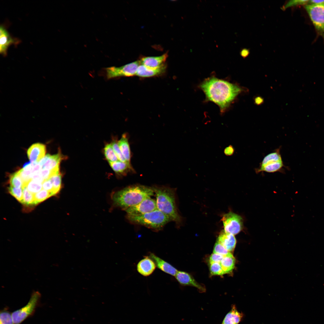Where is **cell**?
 Instances as JSON below:
<instances>
[{"instance_id": "cell-36", "label": "cell", "mask_w": 324, "mask_h": 324, "mask_svg": "<svg viewBox=\"0 0 324 324\" xmlns=\"http://www.w3.org/2000/svg\"><path fill=\"white\" fill-rule=\"evenodd\" d=\"M230 252L221 244L217 241L214 246L213 253L225 256Z\"/></svg>"}, {"instance_id": "cell-5", "label": "cell", "mask_w": 324, "mask_h": 324, "mask_svg": "<svg viewBox=\"0 0 324 324\" xmlns=\"http://www.w3.org/2000/svg\"><path fill=\"white\" fill-rule=\"evenodd\" d=\"M280 149V147L265 156L260 163L259 167L255 169L256 172L258 173L265 172L274 173L279 172L284 173V168H286V167L282 158Z\"/></svg>"}, {"instance_id": "cell-21", "label": "cell", "mask_w": 324, "mask_h": 324, "mask_svg": "<svg viewBox=\"0 0 324 324\" xmlns=\"http://www.w3.org/2000/svg\"><path fill=\"white\" fill-rule=\"evenodd\" d=\"M109 164L113 170L119 176H124L128 172L133 171L130 164L126 162L118 160Z\"/></svg>"}, {"instance_id": "cell-6", "label": "cell", "mask_w": 324, "mask_h": 324, "mask_svg": "<svg viewBox=\"0 0 324 324\" xmlns=\"http://www.w3.org/2000/svg\"><path fill=\"white\" fill-rule=\"evenodd\" d=\"M41 296L39 292L34 291L26 304L12 313L14 324H21L26 320L33 316L36 308L40 304Z\"/></svg>"}, {"instance_id": "cell-35", "label": "cell", "mask_w": 324, "mask_h": 324, "mask_svg": "<svg viewBox=\"0 0 324 324\" xmlns=\"http://www.w3.org/2000/svg\"><path fill=\"white\" fill-rule=\"evenodd\" d=\"M18 172L23 182V185L26 184L31 180V172L30 171L26 170L22 168L18 171Z\"/></svg>"}, {"instance_id": "cell-26", "label": "cell", "mask_w": 324, "mask_h": 324, "mask_svg": "<svg viewBox=\"0 0 324 324\" xmlns=\"http://www.w3.org/2000/svg\"><path fill=\"white\" fill-rule=\"evenodd\" d=\"M54 195L52 193L42 189L34 194V205H36Z\"/></svg>"}, {"instance_id": "cell-1", "label": "cell", "mask_w": 324, "mask_h": 324, "mask_svg": "<svg viewBox=\"0 0 324 324\" xmlns=\"http://www.w3.org/2000/svg\"><path fill=\"white\" fill-rule=\"evenodd\" d=\"M199 86L205 94V101L217 104L221 113L226 111L242 91L237 85L214 76L205 80Z\"/></svg>"}, {"instance_id": "cell-30", "label": "cell", "mask_w": 324, "mask_h": 324, "mask_svg": "<svg viewBox=\"0 0 324 324\" xmlns=\"http://www.w3.org/2000/svg\"><path fill=\"white\" fill-rule=\"evenodd\" d=\"M51 181L55 194L58 192L61 189L62 184V176L60 173L55 175L49 179Z\"/></svg>"}, {"instance_id": "cell-39", "label": "cell", "mask_w": 324, "mask_h": 324, "mask_svg": "<svg viewBox=\"0 0 324 324\" xmlns=\"http://www.w3.org/2000/svg\"><path fill=\"white\" fill-rule=\"evenodd\" d=\"M235 152V149L232 145H230L224 150V153L226 156L232 155Z\"/></svg>"}, {"instance_id": "cell-9", "label": "cell", "mask_w": 324, "mask_h": 324, "mask_svg": "<svg viewBox=\"0 0 324 324\" xmlns=\"http://www.w3.org/2000/svg\"><path fill=\"white\" fill-rule=\"evenodd\" d=\"M221 220L224 231L234 235L239 233L243 228V220L242 217L232 212L223 215Z\"/></svg>"}, {"instance_id": "cell-18", "label": "cell", "mask_w": 324, "mask_h": 324, "mask_svg": "<svg viewBox=\"0 0 324 324\" xmlns=\"http://www.w3.org/2000/svg\"><path fill=\"white\" fill-rule=\"evenodd\" d=\"M154 262L156 267L164 272L175 276L178 271L170 263L157 256L154 253H150L148 256Z\"/></svg>"}, {"instance_id": "cell-4", "label": "cell", "mask_w": 324, "mask_h": 324, "mask_svg": "<svg viewBox=\"0 0 324 324\" xmlns=\"http://www.w3.org/2000/svg\"><path fill=\"white\" fill-rule=\"evenodd\" d=\"M128 220L132 224L143 226L154 230H160L171 221L166 215L157 209L139 215H127Z\"/></svg>"}, {"instance_id": "cell-10", "label": "cell", "mask_w": 324, "mask_h": 324, "mask_svg": "<svg viewBox=\"0 0 324 324\" xmlns=\"http://www.w3.org/2000/svg\"><path fill=\"white\" fill-rule=\"evenodd\" d=\"M157 209L156 200L151 197L147 198L137 204L130 207L124 211L127 215H142Z\"/></svg>"}, {"instance_id": "cell-15", "label": "cell", "mask_w": 324, "mask_h": 324, "mask_svg": "<svg viewBox=\"0 0 324 324\" xmlns=\"http://www.w3.org/2000/svg\"><path fill=\"white\" fill-rule=\"evenodd\" d=\"M156 267L154 261L148 256H146L138 263L137 270L142 275L147 277L153 272Z\"/></svg>"}, {"instance_id": "cell-34", "label": "cell", "mask_w": 324, "mask_h": 324, "mask_svg": "<svg viewBox=\"0 0 324 324\" xmlns=\"http://www.w3.org/2000/svg\"><path fill=\"white\" fill-rule=\"evenodd\" d=\"M60 173L59 169L52 170L42 169L40 172V175L44 180L49 179L53 176Z\"/></svg>"}, {"instance_id": "cell-38", "label": "cell", "mask_w": 324, "mask_h": 324, "mask_svg": "<svg viewBox=\"0 0 324 324\" xmlns=\"http://www.w3.org/2000/svg\"><path fill=\"white\" fill-rule=\"evenodd\" d=\"M224 256L221 255L213 253L209 257V263L213 262L220 263Z\"/></svg>"}, {"instance_id": "cell-41", "label": "cell", "mask_w": 324, "mask_h": 324, "mask_svg": "<svg viewBox=\"0 0 324 324\" xmlns=\"http://www.w3.org/2000/svg\"><path fill=\"white\" fill-rule=\"evenodd\" d=\"M263 101L262 99L260 97H258L256 98L255 99V103L257 104H261Z\"/></svg>"}, {"instance_id": "cell-11", "label": "cell", "mask_w": 324, "mask_h": 324, "mask_svg": "<svg viewBox=\"0 0 324 324\" xmlns=\"http://www.w3.org/2000/svg\"><path fill=\"white\" fill-rule=\"evenodd\" d=\"M19 40L11 36L5 28L1 26L0 28V53L5 56L7 55V51L10 46L13 44L17 45L19 43Z\"/></svg>"}, {"instance_id": "cell-3", "label": "cell", "mask_w": 324, "mask_h": 324, "mask_svg": "<svg viewBox=\"0 0 324 324\" xmlns=\"http://www.w3.org/2000/svg\"><path fill=\"white\" fill-rule=\"evenodd\" d=\"M155 196L157 209L160 211L178 226L182 219L177 207L175 190L170 187L155 186L152 187Z\"/></svg>"}, {"instance_id": "cell-19", "label": "cell", "mask_w": 324, "mask_h": 324, "mask_svg": "<svg viewBox=\"0 0 324 324\" xmlns=\"http://www.w3.org/2000/svg\"><path fill=\"white\" fill-rule=\"evenodd\" d=\"M217 241L230 253L234 250L236 243L234 235L225 232L224 230L220 232Z\"/></svg>"}, {"instance_id": "cell-13", "label": "cell", "mask_w": 324, "mask_h": 324, "mask_svg": "<svg viewBox=\"0 0 324 324\" xmlns=\"http://www.w3.org/2000/svg\"><path fill=\"white\" fill-rule=\"evenodd\" d=\"M175 277L177 281L182 285L195 287L201 292L206 291L205 286L198 283L191 275L187 272L178 271Z\"/></svg>"}, {"instance_id": "cell-22", "label": "cell", "mask_w": 324, "mask_h": 324, "mask_svg": "<svg viewBox=\"0 0 324 324\" xmlns=\"http://www.w3.org/2000/svg\"><path fill=\"white\" fill-rule=\"evenodd\" d=\"M118 144L126 162L130 164L131 152L127 134L124 133L122 135L121 138L118 141Z\"/></svg>"}, {"instance_id": "cell-14", "label": "cell", "mask_w": 324, "mask_h": 324, "mask_svg": "<svg viewBox=\"0 0 324 324\" xmlns=\"http://www.w3.org/2000/svg\"><path fill=\"white\" fill-rule=\"evenodd\" d=\"M46 152L45 146L38 143L32 144L29 148L27 154L31 163L39 162L45 156Z\"/></svg>"}, {"instance_id": "cell-37", "label": "cell", "mask_w": 324, "mask_h": 324, "mask_svg": "<svg viewBox=\"0 0 324 324\" xmlns=\"http://www.w3.org/2000/svg\"><path fill=\"white\" fill-rule=\"evenodd\" d=\"M42 185L43 189L52 192L54 195H55L52 184L50 179L45 180L42 183Z\"/></svg>"}, {"instance_id": "cell-40", "label": "cell", "mask_w": 324, "mask_h": 324, "mask_svg": "<svg viewBox=\"0 0 324 324\" xmlns=\"http://www.w3.org/2000/svg\"><path fill=\"white\" fill-rule=\"evenodd\" d=\"M324 3V0H309L308 4H318Z\"/></svg>"}, {"instance_id": "cell-25", "label": "cell", "mask_w": 324, "mask_h": 324, "mask_svg": "<svg viewBox=\"0 0 324 324\" xmlns=\"http://www.w3.org/2000/svg\"><path fill=\"white\" fill-rule=\"evenodd\" d=\"M0 324H14L12 313L9 310L8 307H5L0 310Z\"/></svg>"}, {"instance_id": "cell-23", "label": "cell", "mask_w": 324, "mask_h": 324, "mask_svg": "<svg viewBox=\"0 0 324 324\" xmlns=\"http://www.w3.org/2000/svg\"><path fill=\"white\" fill-rule=\"evenodd\" d=\"M235 262V258L231 253L224 256L220 262L224 274H230L232 272Z\"/></svg>"}, {"instance_id": "cell-17", "label": "cell", "mask_w": 324, "mask_h": 324, "mask_svg": "<svg viewBox=\"0 0 324 324\" xmlns=\"http://www.w3.org/2000/svg\"><path fill=\"white\" fill-rule=\"evenodd\" d=\"M167 57L166 53L159 56L144 57L140 61L141 64L148 68L155 69L164 65Z\"/></svg>"}, {"instance_id": "cell-29", "label": "cell", "mask_w": 324, "mask_h": 324, "mask_svg": "<svg viewBox=\"0 0 324 324\" xmlns=\"http://www.w3.org/2000/svg\"><path fill=\"white\" fill-rule=\"evenodd\" d=\"M24 185H25L28 190L33 194H34L43 189L42 183L35 182L32 180L30 181Z\"/></svg>"}, {"instance_id": "cell-27", "label": "cell", "mask_w": 324, "mask_h": 324, "mask_svg": "<svg viewBox=\"0 0 324 324\" xmlns=\"http://www.w3.org/2000/svg\"><path fill=\"white\" fill-rule=\"evenodd\" d=\"M23 200L21 203L27 205H34V194L30 192L25 185L22 186Z\"/></svg>"}, {"instance_id": "cell-33", "label": "cell", "mask_w": 324, "mask_h": 324, "mask_svg": "<svg viewBox=\"0 0 324 324\" xmlns=\"http://www.w3.org/2000/svg\"><path fill=\"white\" fill-rule=\"evenodd\" d=\"M210 264V271L211 276L218 275L222 276L224 274L220 263L213 262Z\"/></svg>"}, {"instance_id": "cell-7", "label": "cell", "mask_w": 324, "mask_h": 324, "mask_svg": "<svg viewBox=\"0 0 324 324\" xmlns=\"http://www.w3.org/2000/svg\"><path fill=\"white\" fill-rule=\"evenodd\" d=\"M304 7L317 36L322 37L324 41V3L308 4Z\"/></svg>"}, {"instance_id": "cell-28", "label": "cell", "mask_w": 324, "mask_h": 324, "mask_svg": "<svg viewBox=\"0 0 324 324\" xmlns=\"http://www.w3.org/2000/svg\"><path fill=\"white\" fill-rule=\"evenodd\" d=\"M9 178L10 186L17 188H22L23 182L18 171L10 175Z\"/></svg>"}, {"instance_id": "cell-24", "label": "cell", "mask_w": 324, "mask_h": 324, "mask_svg": "<svg viewBox=\"0 0 324 324\" xmlns=\"http://www.w3.org/2000/svg\"><path fill=\"white\" fill-rule=\"evenodd\" d=\"M103 151L105 158L109 163L118 160L111 143H107L105 145Z\"/></svg>"}, {"instance_id": "cell-31", "label": "cell", "mask_w": 324, "mask_h": 324, "mask_svg": "<svg viewBox=\"0 0 324 324\" xmlns=\"http://www.w3.org/2000/svg\"><path fill=\"white\" fill-rule=\"evenodd\" d=\"M118 141L116 137H113L110 143L118 160L122 162H126L121 153L118 145Z\"/></svg>"}, {"instance_id": "cell-8", "label": "cell", "mask_w": 324, "mask_h": 324, "mask_svg": "<svg viewBox=\"0 0 324 324\" xmlns=\"http://www.w3.org/2000/svg\"><path fill=\"white\" fill-rule=\"evenodd\" d=\"M140 64L137 61L120 67H111L106 69V76L109 79L120 77H130L136 75L138 67Z\"/></svg>"}, {"instance_id": "cell-32", "label": "cell", "mask_w": 324, "mask_h": 324, "mask_svg": "<svg viewBox=\"0 0 324 324\" xmlns=\"http://www.w3.org/2000/svg\"><path fill=\"white\" fill-rule=\"evenodd\" d=\"M8 190L11 195L22 203L23 200L22 188H17L10 186L8 188Z\"/></svg>"}, {"instance_id": "cell-2", "label": "cell", "mask_w": 324, "mask_h": 324, "mask_svg": "<svg viewBox=\"0 0 324 324\" xmlns=\"http://www.w3.org/2000/svg\"><path fill=\"white\" fill-rule=\"evenodd\" d=\"M154 195L152 187L141 185L129 186L114 193V204L124 210Z\"/></svg>"}, {"instance_id": "cell-12", "label": "cell", "mask_w": 324, "mask_h": 324, "mask_svg": "<svg viewBox=\"0 0 324 324\" xmlns=\"http://www.w3.org/2000/svg\"><path fill=\"white\" fill-rule=\"evenodd\" d=\"M64 159L65 157L59 152L57 154L52 155L47 154L39 161V163L42 166V169H59L60 162Z\"/></svg>"}, {"instance_id": "cell-20", "label": "cell", "mask_w": 324, "mask_h": 324, "mask_svg": "<svg viewBox=\"0 0 324 324\" xmlns=\"http://www.w3.org/2000/svg\"><path fill=\"white\" fill-rule=\"evenodd\" d=\"M244 315L237 310L235 305H232L230 311L226 314L221 324H238L242 320Z\"/></svg>"}, {"instance_id": "cell-16", "label": "cell", "mask_w": 324, "mask_h": 324, "mask_svg": "<svg viewBox=\"0 0 324 324\" xmlns=\"http://www.w3.org/2000/svg\"><path fill=\"white\" fill-rule=\"evenodd\" d=\"M166 67L164 64L155 69L148 68L140 64L138 68L136 75L142 78H148L160 76L165 72Z\"/></svg>"}]
</instances>
